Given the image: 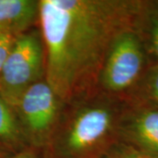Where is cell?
<instances>
[{
  "instance_id": "6da1fadb",
  "label": "cell",
  "mask_w": 158,
  "mask_h": 158,
  "mask_svg": "<svg viewBox=\"0 0 158 158\" xmlns=\"http://www.w3.org/2000/svg\"><path fill=\"white\" fill-rule=\"evenodd\" d=\"M140 6L125 0H40L46 80L64 103L96 91L110 47L134 27Z\"/></svg>"
},
{
  "instance_id": "7a4b0ae2",
  "label": "cell",
  "mask_w": 158,
  "mask_h": 158,
  "mask_svg": "<svg viewBox=\"0 0 158 158\" xmlns=\"http://www.w3.org/2000/svg\"><path fill=\"white\" fill-rule=\"evenodd\" d=\"M127 103L96 90L64 104L44 158H105L118 143L119 119Z\"/></svg>"
},
{
  "instance_id": "3957f363",
  "label": "cell",
  "mask_w": 158,
  "mask_h": 158,
  "mask_svg": "<svg viewBox=\"0 0 158 158\" xmlns=\"http://www.w3.org/2000/svg\"><path fill=\"white\" fill-rule=\"evenodd\" d=\"M146 51L134 27L114 39L98 79L97 90L127 103L142 77Z\"/></svg>"
},
{
  "instance_id": "277c9868",
  "label": "cell",
  "mask_w": 158,
  "mask_h": 158,
  "mask_svg": "<svg viewBox=\"0 0 158 158\" xmlns=\"http://www.w3.org/2000/svg\"><path fill=\"white\" fill-rule=\"evenodd\" d=\"M43 79L45 48L37 26L16 35L0 74V95L15 106L29 87Z\"/></svg>"
},
{
  "instance_id": "5b68a950",
  "label": "cell",
  "mask_w": 158,
  "mask_h": 158,
  "mask_svg": "<svg viewBox=\"0 0 158 158\" xmlns=\"http://www.w3.org/2000/svg\"><path fill=\"white\" fill-rule=\"evenodd\" d=\"M64 102L46 79L29 87L14 106L30 148L42 150L61 116Z\"/></svg>"
},
{
  "instance_id": "8992f818",
  "label": "cell",
  "mask_w": 158,
  "mask_h": 158,
  "mask_svg": "<svg viewBox=\"0 0 158 158\" xmlns=\"http://www.w3.org/2000/svg\"><path fill=\"white\" fill-rule=\"evenodd\" d=\"M118 143L158 157V108L127 104L118 123Z\"/></svg>"
},
{
  "instance_id": "52a82bcc",
  "label": "cell",
  "mask_w": 158,
  "mask_h": 158,
  "mask_svg": "<svg viewBox=\"0 0 158 158\" xmlns=\"http://www.w3.org/2000/svg\"><path fill=\"white\" fill-rule=\"evenodd\" d=\"M40 0H0V31L24 33L38 26Z\"/></svg>"
},
{
  "instance_id": "ba28073f",
  "label": "cell",
  "mask_w": 158,
  "mask_h": 158,
  "mask_svg": "<svg viewBox=\"0 0 158 158\" xmlns=\"http://www.w3.org/2000/svg\"><path fill=\"white\" fill-rule=\"evenodd\" d=\"M28 148L15 107L0 95V154L13 157Z\"/></svg>"
},
{
  "instance_id": "9c48e42d",
  "label": "cell",
  "mask_w": 158,
  "mask_h": 158,
  "mask_svg": "<svg viewBox=\"0 0 158 158\" xmlns=\"http://www.w3.org/2000/svg\"><path fill=\"white\" fill-rule=\"evenodd\" d=\"M134 28L141 40H147V45L143 47L155 56V65H158V9L141 4Z\"/></svg>"
},
{
  "instance_id": "30bf717a",
  "label": "cell",
  "mask_w": 158,
  "mask_h": 158,
  "mask_svg": "<svg viewBox=\"0 0 158 158\" xmlns=\"http://www.w3.org/2000/svg\"><path fill=\"white\" fill-rule=\"evenodd\" d=\"M127 103L158 108V65L145 72Z\"/></svg>"
},
{
  "instance_id": "8fae6325",
  "label": "cell",
  "mask_w": 158,
  "mask_h": 158,
  "mask_svg": "<svg viewBox=\"0 0 158 158\" xmlns=\"http://www.w3.org/2000/svg\"><path fill=\"white\" fill-rule=\"evenodd\" d=\"M105 158H158L148 156L136 151L135 149L124 145L122 143H117L109 151Z\"/></svg>"
},
{
  "instance_id": "7c38bea8",
  "label": "cell",
  "mask_w": 158,
  "mask_h": 158,
  "mask_svg": "<svg viewBox=\"0 0 158 158\" xmlns=\"http://www.w3.org/2000/svg\"><path fill=\"white\" fill-rule=\"evenodd\" d=\"M16 35L8 32L0 31V74L2 72L6 58L10 52Z\"/></svg>"
},
{
  "instance_id": "4fadbf2b",
  "label": "cell",
  "mask_w": 158,
  "mask_h": 158,
  "mask_svg": "<svg viewBox=\"0 0 158 158\" xmlns=\"http://www.w3.org/2000/svg\"><path fill=\"white\" fill-rule=\"evenodd\" d=\"M12 158H44L41 150H37L34 148H28L26 149L19 154L16 155Z\"/></svg>"
},
{
  "instance_id": "5bb4252c",
  "label": "cell",
  "mask_w": 158,
  "mask_h": 158,
  "mask_svg": "<svg viewBox=\"0 0 158 158\" xmlns=\"http://www.w3.org/2000/svg\"><path fill=\"white\" fill-rule=\"evenodd\" d=\"M0 158H12V157H10V156H5V155L0 154Z\"/></svg>"
}]
</instances>
